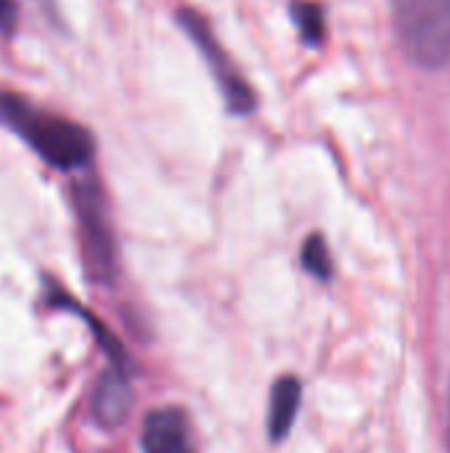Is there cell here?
Returning <instances> with one entry per match:
<instances>
[{
    "mask_svg": "<svg viewBox=\"0 0 450 453\" xmlns=\"http://www.w3.org/2000/svg\"><path fill=\"white\" fill-rule=\"evenodd\" d=\"M300 263L318 281H329L334 276V260H332L329 244L321 234L308 236V242L302 244V252H300Z\"/></svg>",
    "mask_w": 450,
    "mask_h": 453,
    "instance_id": "10",
    "label": "cell"
},
{
    "mask_svg": "<svg viewBox=\"0 0 450 453\" xmlns=\"http://www.w3.org/2000/svg\"><path fill=\"white\" fill-rule=\"evenodd\" d=\"M292 16L294 24L308 45H318L326 37V16L324 8L313 0H294L292 3Z\"/></svg>",
    "mask_w": 450,
    "mask_h": 453,
    "instance_id": "9",
    "label": "cell"
},
{
    "mask_svg": "<svg viewBox=\"0 0 450 453\" xmlns=\"http://www.w3.org/2000/svg\"><path fill=\"white\" fill-rule=\"evenodd\" d=\"M300 403H302L300 380L292 374L276 380L271 390V406H268V435L273 443H281L292 433L294 419L300 414Z\"/></svg>",
    "mask_w": 450,
    "mask_h": 453,
    "instance_id": "7",
    "label": "cell"
},
{
    "mask_svg": "<svg viewBox=\"0 0 450 453\" xmlns=\"http://www.w3.org/2000/svg\"><path fill=\"white\" fill-rule=\"evenodd\" d=\"M143 453H196L188 417L175 406H162L146 414L141 427Z\"/></svg>",
    "mask_w": 450,
    "mask_h": 453,
    "instance_id": "5",
    "label": "cell"
},
{
    "mask_svg": "<svg viewBox=\"0 0 450 453\" xmlns=\"http://www.w3.org/2000/svg\"><path fill=\"white\" fill-rule=\"evenodd\" d=\"M48 303L53 305V308H64V311H72V313H80L88 324H90V329H93V334L98 337V342H101V348H103V353L109 356V361H111V366H117V369H125L127 372V356H125V350H122V345L103 329V324L101 321H95L90 313H85L82 308H80V303H74L66 292H61L56 284H48Z\"/></svg>",
    "mask_w": 450,
    "mask_h": 453,
    "instance_id": "8",
    "label": "cell"
},
{
    "mask_svg": "<svg viewBox=\"0 0 450 453\" xmlns=\"http://www.w3.org/2000/svg\"><path fill=\"white\" fill-rule=\"evenodd\" d=\"M448 446H450V422H448Z\"/></svg>",
    "mask_w": 450,
    "mask_h": 453,
    "instance_id": "12",
    "label": "cell"
},
{
    "mask_svg": "<svg viewBox=\"0 0 450 453\" xmlns=\"http://www.w3.org/2000/svg\"><path fill=\"white\" fill-rule=\"evenodd\" d=\"M74 207L80 218L82 250L90 276L95 281H111L117 271V252H114V236H111L101 191L93 183L74 186Z\"/></svg>",
    "mask_w": 450,
    "mask_h": 453,
    "instance_id": "4",
    "label": "cell"
},
{
    "mask_svg": "<svg viewBox=\"0 0 450 453\" xmlns=\"http://www.w3.org/2000/svg\"><path fill=\"white\" fill-rule=\"evenodd\" d=\"M0 122L56 170H80L93 162L95 143L82 125L32 106L16 93H0Z\"/></svg>",
    "mask_w": 450,
    "mask_h": 453,
    "instance_id": "1",
    "label": "cell"
},
{
    "mask_svg": "<svg viewBox=\"0 0 450 453\" xmlns=\"http://www.w3.org/2000/svg\"><path fill=\"white\" fill-rule=\"evenodd\" d=\"M178 19H180V27L194 40V45L207 58V64H210V69L215 74V82L220 85V93H223L228 109L233 114H249L255 109V90L249 88V82L244 80V74L236 69V64L231 61V56L223 50V45L217 42V37L210 29V24L204 21V16L196 13V11H191V8H183L178 13Z\"/></svg>",
    "mask_w": 450,
    "mask_h": 453,
    "instance_id": "3",
    "label": "cell"
},
{
    "mask_svg": "<svg viewBox=\"0 0 450 453\" xmlns=\"http://www.w3.org/2000/svg\"><path fill=\"white\" fill-rule=\"evenodd\" d=\"M393 27L403 56L419 69L450 64V0H393Z\"/></svg>",
    "mask_w": 450,
    "mask_h": 453,
    "instance_id": "2",
    "label": "cell"
},
{
    "mask_svg": "<svg viewBox=\"0 0 450 453\" xmlns=\"http://www.w3.org/2000/svg\"><path fill=\"white\" fill-rule=\"evenodd\" d=\"M130 409H133V390H130L127 372L125 369H117V366H109L98 377L95 390H93V398H90L93 419L101 427L114 430V427L125 425Z\"/></svg>",
    "mask_w": 450,
    "mask_h": 453,
    "instance_id": "6",
    "label": "cell"
},
{
    "mask_svg": "<svg viewBox=\"0 0 450 453\" xmlns=\"http://www.w3.org/2000/svg\"><path fill=\"white\" fill-rule=\"evenodd\" d=\"M16 21V0H0V32H11Z\"/></svg>",
    "mask_w": 450,
    "mask_h": 453,
    "instance_id": "11",
    "label": "cell"
}]
</instances>
